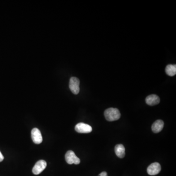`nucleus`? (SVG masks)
Segmentation results:
<instances>
[{
	"instance_id": "nucleus-11",
	"label": "nucleus",
	"mask_w": 176,
	"mask_h": 176,
	"mask_svg": "<svg viewBox=\"0 0 176 176\" xmlns=\"http://www.w3.org/2000/svg\"><path fill=\"white\" fill-rule=\"evenodd\" d=\"M165 72L168 75L174 76L176 74V65L169 64L166 66Z\"/></svg>"
},
{
	"instance_id": "nucleus-9",
	"label": "nucleus",
	"mask_w": 176,
	"mask_h": 176,
	"mask_svg": "<svg viewBox=\"0 0 176 176\" xmlns=\"http://www.w3.org/2000/svg\"><path fill=\"white\" fill-rule=\"evenodd\" d=\"M163 121L160 119L157 120L152 125V130L155 133H158L163 130Z\"/></svg>"
},
{
	"instance_id": "nucleus-10",
	"label": "nucleus",
	"mask_w": 176,
	"mask_h": 176,
	"mask_svg": "<svg viewBox=\"0 0 176 176\" xmlns=\"http://www.w3.org/2000/svg\"><path fill=\"white\" fill-rule=\"evenodd\" d=\"M115 153L119 158H123L125 156V149L122 144H117L115 148Z\"/></svg>"
},
{
	"instance_id": "nucleus-2",
	"label": "nucleus",
	"mask_w": 176,
	"mask_h": 176,
	"mask_svg": "<svg viewBox=\"0 0 176 176\" xmlns=\"http://www.w3.org/2000/svg\"><path fill=\"white\" fill-rule=\"evenodd\" d=\"M65 160L69 164H78L80 163V159L75 155V152L72 150L68 151L65 155Z\"/></svg>"
},
{
	"instance_id": "nucleus-7",
	"label": "nucleus",
	"mask_w": 176,
	"mask_h": 176,
	"mask_svg": "<svg viewBox=\"0 0 176 176\" xmlns=\"http://www.w3.org/2000/svg\"><path fill=\"white\" fill-rule=\"evenodd\" d=\"M160 170L161 166L160 164L158 163H154L151 164L150 165L148 166L147 171L149 175L154 176L158 174L160 172Z\"/></svg>"
},
{
	"instance_id": "nucleus-3",
	"label": "nucleus",
	"mask_w": 176,
	"mask_h": 176,
	"mask_svg": "<svg viewBox=\"0 0 176 176\" xmlns=\"http://www.w3.org/2000/svg\"><path fill=\"white\" fill-rule=\"evenodd\" d=\"M80 81L75 77H71L69 83V87L73 94H77L79 93Z\"/></svg>"
},
{
	"instance_id": "nucleus-1",
	"label": "nucleus",
	"mask_w": 176,
	"mask_h": 176,
	"mask_svg": "<svg viewBox=\"0 0 176 176\" xmlns=\"http://www.w3.org/2000/svg\"><path fill=\"white\" fill-rule=\"evenodd\" d=\"M104 116L108 121H114L119 119L121 115L118 109L114 108H110L105 110Z\"/></svg>"
},
{
	"instance_id": "nucleus-6",
	"label": "nucleus",
	"mask_w": 176,
	"mask_h": 176,
	"mask_svg": "<svg viewBox=\"0 0 176 176\" xmlns=\"http://www.w3.org/2000/svg\"><path fill=\"white\" fill-rule=\"evenodd\" d=\"M31 138L33 142L35 144H40L43 141L41 133L38 129L34 128L31 131Z\"/></svg>"
},
{
	"instance_id": "nucleus-8",
	"label": "nucleus",
	"mask_w": 176,
	"mask_h": 176,
	"mask_svg": "<svg viewBox=\"0 0 176 176\" xmlns=\"http://www.w3.org/2000/svg\"><path fill=\"white\" fill-rule=\"evenodd\" d=\"M147 104L150 106H154L159 104L160 102V99L158 95L156 94H151L147 97L145 99Z\"/></svg>"
},
{
	"instance_id": "nucleus-4",
	"label": "nucleus",
	"mask_w": 176,
	"mask_h": 176,
	"mask_svg": "<svg viewBox=\"0 0 176 176\" xmlns=\"http://www.w3.org/2000/svg\"><path fill=\"white\" fill-rule=\"evenodd\" d=\"M75 130L76 132L79 133H90L92 132V127L87 124L84 123H79L75 127Z\"/></svg>"
},
{
	"instance_id": "nucleus-5",
	"label": "nucleus",
	"mask_w": 176,
	"mask_h": 176,
	"mask_svg": "<svg viewBox=\"0 0 176 176\" xmlns=\"http://www.w3.org/2000/svg\"><path fill=\"white\" fill-rule=\"evenodd\" d=\"M46 161L44 160H40L36 163L32 169V172L34 175H38L42 172L46 168Z\"/></svg>"
},
{
	"instance_id": "nucleus-13",
	"label": "nucleus",
	"mask_w": 176,
	"mask_h": 176,
	"mask_svg": "<svg viewBox=\"0 0 176 176\" xmlns=\"http://www.w3.org/2000/svg\"><path fill=\"white\" fill-rule=\"evenodd\" d=\"M4 156L2 155L1 152L0 151V162H2V160H4Z\"/></svg>"
},
{
	"instance_id": "nucleus-12",
	"label": "nucleus",
	"mask_w": 176,
	"mask_h": 176,
	"mask_svg": "<svg viewBox=\"0 0 176 176\" xmlns=\"http://www.w3.org/2000/svg\"><path fill=\"white\" fill-rule=\"evenodd\" d=\"M99 176H108L107 173L106 172H102L99 174Z\"/></svg>"
}]
</instances>
